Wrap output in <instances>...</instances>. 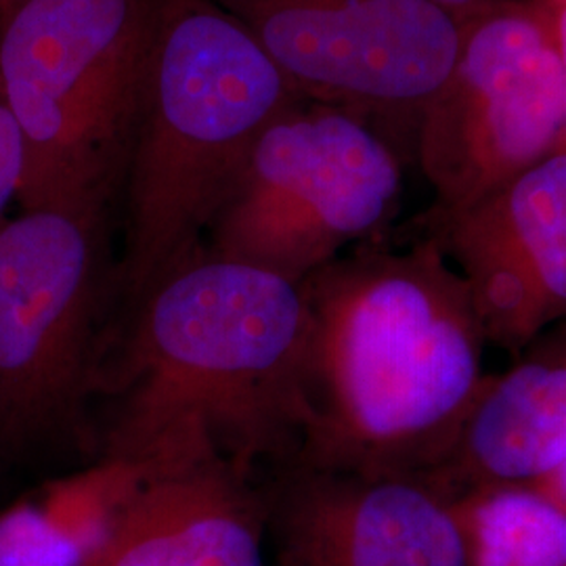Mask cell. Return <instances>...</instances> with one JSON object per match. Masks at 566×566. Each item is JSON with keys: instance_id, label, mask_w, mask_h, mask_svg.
I'll return each instance as SVG.
<instances>
[{"instance_id": "6da1fadb", "label": "cell", "mask_w": 566, "mask_h": 566, "mask_svg": "<svg viewBox=\"0 0 566 566\" xmlns=\"http://www.w3.org/2000/svg\"><path fill=\"white\" fill-rule=\"evenodd\" d=\"M99 462L137 472L221 464L261 481L303 432L301 283L198 252L126 315Z\"/></svg>"}, {"instance_id": "7a4b0ae2", "label": "cell", "mask_w": 566, "mask_h": 566, "mask_svg": "<svg viewBox=\"0 0 566 566\" xmlns=\"http://www.w3.org/2000/svg\"><path fill=\"white\" fill-rule=\"evenodd\" d=\"M306 304L294 464L424 476L485 385V334L434 238L357 245L301 282Z\"/></svg>"}, {"instance_id": "3957f363", "label": "cell", "mask_w": 566, "mask_h": 566, "mask_svg": "<svg viewBox=\"0 0 566 566\" xmlns=\"http://www.w3.org/2000/svg\"><path fill=\"white\" fill-rule=\"evenodd\" d=\"M301 97L214 0H160L122 182L116 287L128 315L203 250L264 128Z\"/></svg>"}, {"instance_id": "277c9868", "label": "cell", "mask_w": 566, "mask_h": 566, "mask_svg": "<svg viewBox=\"0 0 566 566\" xmlns=\"http://www.w3.org/2000/svg\"><path fill=\"white\" fill-rule=\"evenodd\" d=\"M160 0H25L0 21V91L23 210L107 214L139 114Z\"/></svg>"}, {"instance_id": "5b68a950", "label": "cell", "mask_w": 566, "mask_h": 566, "mask_svg": "<svg viewBox=\"0 0 566 566\" xmlns=\"http://www.w3.org/2000/svg\"><path fill=\"white\" fill-rule=\"evenodd\" d=\"M107 214L21 210L0 224V468L97 453L93 399L109 292Z\"/></svg>"}, {"instance_id": "8992f818", "label": "cell", "mask_w": 566, "mask_h": 566, "mask_svg": "<svg viewBox=\"0 0 566 566\" xmlns=\"http://www.w3.org/2000/svg\"><path fill=\"white\" fill-rule=\"evenodd\" d=\"M401 189L399 154L371 122L298 99L252 147L203 250L301 283L376 238Z\"/></svg>"}, {"instance_id": "52a82bcc", "label": "cell", "mask_w": 566, "mask_h": 566, "mask_svg": "<svg viewBox=\"0 0 566 566\" xmlns=\"http://www.w3.org/2000/svg\"><path fill=\"white\" fill-rule=\"evenodd\" d=\"M563 142V72L542 2L491 0L462 18L455 65L418 118L416 151L439 212L485 200Z\"/></svg>"}, {"instance_id": "ba28073f", "label": "cell", "mask_w": 566, "mask_h": 566, "mask_svg": "<svg viewBox=\"0 0 566 566\" xmlns=\"http://www.w3.org/2000/svg\"><path fill=\"white\" fill-rule=\"evenodd\" d=\"M304 102L420 118L446 84L462 20L434 0H214Z\"/></svg>"}, {"instance_id": "9c48e42d", "label": "cell", "mask_w": 566, "mask_h": 566, "mask_svg": "<svg viewBox=\"0 0 566 566\" xmlns=\"http://www.w3.org/2000/svg\"><path fill=\"white\" fill-rule=\"evenodd\" d=\"M263 495L273 566H465L449 500L420 476L292 464Z\"/></svg>"}, {"instance_id": "30bf717a", "label": "cell", "mask_w": 566, "mask_h": 566, "mask_svg": "<svg viewBox=\"0 0 566 566\" xmlns=\"http://www.w3.org/2000/svg\"><path fill=\"white\" fill-rule=\"evenodd\" d=\"M486 344L521 355L566 322V149L462 212L437 235Z\"/></svg>"}, {"instance_id": "8fae6325", "label": "cell", "mask_w": 566, "mask_h": 566, "mask_svg": "<svg viewBox=\"0 0 566 566\" xmlns=\"http://www.w3.org/2000/svg\"><path fill=\"white\" fill-rule=\"evenodd\" d=\"M82 566H269L263 483L221 464L139 472Z\"/></svg>"}, {"instance_id": "7c38bea8", "label": "cell", "mask_w": 566, "mask_h": 566, "mask_svg": "<svg viewBox=\"0 0 566 566\" xmlns=\"http://www.w3.org/2000/svg\"><path fill=\"white\" fill-rule=\"evenodd\" d=\"M566 460V322L486 376L443 460L420 476L447 500L468 489L537 483Z\"/></svg>"}, {"instance_id": "4fadbf2b", "label": "cell", "mask_w": 566, "mask_h": 566, "mask_svg": "<svg viewBox=\"0 0 566 566\" xmlns=\"http://www.w3.org/2000/svg\"><path fill=\"white\" fill-rule=\"evenodd\" d=\"M465 566H566V510L533 483L449 497Z\"/></svg>"}, {"instance_id": "5bb4252c", "label": "cell", "mask_w": 566, "mask_h": 566, "mask_svg": "<svg viewBox=\"0 0 566 566\" xmlns=\"http://www.w3.org/2000/svg\"><path fill=\"white\" fill-rule=\"evenodd\" d=\"M95 542L44 500L0 510V566H82Z\"/></svg>"}, {"instance_id": "9a60e30c", "label": "cell", "mask_w": 566, "mask_h": 566, "mask_svg": "<svg viewBox=\"0 0 566 566\" xmlns=\"http://www.w3.org/2000/svg\"><path fill=\"white\" fill-rule=\"evenodd\" d=\"M23 179V145L20 130L0 91V224L7 221L9 203L20 198Z\"/></svg>"}, {"instance_id": "2e32d148", "label": "cell", "mask_w": 566, "mask_h": 566, "mask_svg": "<svg viewBox=\"0 0 566 566\" xmlns=\"http://www.w3.org/2000/svg\"><path fill=\"white\" fill-rule=\"evenodd\" d=\"M546 9L547 18L552 23L556 51L560 60V72H563V93H565V142L563 149H566V0H539Z\"/></svg>"}, {"instance_id": "e0dca14e", "label": "cell", "mask_w": 566, "mask_h": 566, "mask_svg": "<svg viewBox=\"0 0 566 566\" xmlns=\"http://www.w3.org/2000/svg\"><path fill=\"white\" fill-rule=\"evenodd\" d=\"M549 495L558 506L566 510V460L558 468H554L542 481L533 483Z\"/></svg>"}, {"instance_id": "ac0fdd59", "label": "cell", "mask_w": 566, "mask_h": 566, "mask_svg": "<svg viewBox=\"0 0 566 566\" xmlns=\"http://www.w3.org/2000/svg\"><path fill=\"white\" fill-rule=\"evenodd\" d=\"M434 2H439L441 7H446V9H449L451 13H455L462 20L465 15L474 13L476 9L489 4L491 0H434Z\"/></svg>"}, {"instance_id": "d6986e66", "label": "cell", "mask_w": 566, "mask_h": 566, "mask_svg": "<svg viewBox=\"0 0 566 566\" xmlns=\"http://www.w3.org/2000/svg\"><path fill=\"white\" fill-rule=\"evenodd\" d=\"M25 0H0V21L4 20L15 7H20Z\"/></svg>"}, {"instance_id": "ffe728a7", "label": "cell", "mask_w": 566, "mask_h": 566, "mask_svg": "<svg viewBox=\"0 0 566 566\" xmlns=\"http://www.w3.org/2000/svg\"><path fill=\"white\" fill-rule=\"evenodd\" d=\"M0 472H4V470H2V468H0Z\"/></svg>"}]
</instances>
